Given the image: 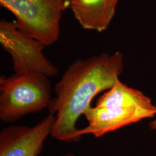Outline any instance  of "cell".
I'll return each mask as SVG.
<instances>
[{"mask_svg": "<svg viewBox=\"0 0 156 156\" xmlns=\"http://www.w3.org/2000/svg\"><path fill=\"white\" fill-rule=\"evenodd\" d=\"M123 69L124 56L118 51L78 59L69 65L56 83V97L48 108L56 116L51 136L62 142H78L79 118L91 106L97 95L111 89Z\"/></svg>", "mask_w": 156, "mask_h": 156, "instance_id": "1", "label": "cell"}, {"mask_svg": "<svg viewBox=\"0 0 156 156\" xmlns=\"http://www.w3.org/2000/svg\"><path fill=\"white\" fill-rule=\"evenodd\" d=\"M49 77L41 73L0 76V119L14 123L48 108L51 100Z\"/></svg>", "mask_w": 156, "mask_h": 156, "instance_id": "2", "label": "cell"}, {"mask_svg": "<svg viewBox=\"0 0 156 156\" xmlns=\"http://www.w3.org/2000/svg\"><path fill=\"white\" fill-rule=\"evenodd\" d=\"M0 5L15 15L23 33L46 46L58 41L62 13L68 9L63 0H0Z\"/></svg>", "mask_w": 156, "mask_h": 156, "instance_id": "3", "label": "cell"}, {"mask_svg": "<svg viewBox=\"0 0 156 156\" xmlns=\"http://www.w3.org/2000/svg\"><path fill=\"white\" fill-rule=\"evenodd\" d=\"M0 44L11 56L15 73H41L51 78L59 73L43 53L46 46L23 33L16 22L1 20Z\"/></svg>", "mask_w": 156, "mask_h": 156, "instance_id": "4", "label": "cell"}, {"mask_svg": "<svg viewBox=\"0 0 156 156\" xmlns=\"http://www.w3.org/2000/svg\"><path fill=\"white\" fill-rule=\"evenodd\" d=\"M56 115L49 113L34 127L13 125L0 132V156H38L51 134Z\"/></svg>", "mask_w": 156, "mask_h": 156, "instance_id": "5", "label": "cell"}, {"mask_svg": "<svg viewBox=\"0 0 156 156\" xmlns=\"http://www.w3.org/2000/svg\"><path fill=\"white\" fill-rule=\"evenodd\" d=\"M156 114L154 112L132 108L91 106L84 114L88 125L79 129L78 134L80 137L84 135L92 134L96 138H100L143 119L153 117Z\"/></svg>", "mask_w": 156, "mask_h": 156, "instance_id": "6", "label": "cell"}, {"mask_svg": "<svg viewBox=\"0 0 156 156\" xmlns=\"http://www.w3.org/2000/svg\"><path fill=\"white\" fill-rule=\"evenodd\" d=\"M119 1L71 0L69 8L82 28L101 33L109 27Z\"/></svg>", "mask_w": 156, "mask_h": 156, "instance_id": "7", "label": "cell"}, {"mask_svg": "<svg viewBox=\"0 0 156 156\" xmlns=\"http://www.w3.org/2000/svg\"><path fill=\"white\" fill-rule=\"evenodd\" d=\"M95 106L132 108L156 113V106L149 97L138 90L128 87L119 79L111 89L98 99Z\"/></svg>", "mask_w": 156, "mask_h": 156, "instance_id": "8", "label": "cell"}, {"mask_svg": "<svg viewBox=\"0 0 156 156\" xmlns=\"http://www.w3.org/2000/svg\"><path fill=\"white\" fill-rule=\"evenodd\" d=\"M149 127L152 129H156V120L150 123Z\"/></svg>", "mask_w": 156, "mask_h": 156, "instance_id": "9", "label": "cell"}, {"mask_svg": "<svg viewBox=\"0 0 156 156\" xmlns=\"http://www.w3.org/2000/svg\"><path fill=\"white\" fill-rule=\"evenodd\" d=\"M64 2H65L66 5L67 6V8H69V5H70V2H71V0H63Z\"/></svg>", "mask_w": 156, "mask_h": 156, "instance_id": "10", "label": "cell"}, {"mask_svg": "<svg viewBox=\"0 0 156 156\" xmlns=\"http://www.w3.org/2000/svg\"><path fill=\"white\" fill-rule=\"evenodd\" d=\"M75 156L73 154V153H67V154H64V155H63V156Z\"/></svg>", "mask_w": 156, "mask_h": 156, "instance_id": "11", "label": "cell"}]
</instances>
